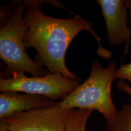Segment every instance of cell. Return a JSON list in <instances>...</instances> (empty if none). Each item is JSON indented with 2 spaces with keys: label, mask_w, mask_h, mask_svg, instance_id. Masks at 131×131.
Instances as JSON below:
<instances>
[{
  "label": "cell",
  "mask_w": 131,
  "mask_h": 131,
  "mask_svg": "<svg viewBox=\"0 0 131 131\" xmlns=\"http://www.w3.org/2000/svg\"><path fill=\"white\" fill-rule=\"evenodd\" d=\"M25 3L27 9L24 19L27 31L24 37V46L37 50L35 61L46 67L49 73H58L68 79L80 81L77 75L66 67V55L72 40L83 30L91 32L95 38L100 57L111 58L112 53L102 47L101 38L93 30L91 22L77 14L68 19L46 15L40 10L42 1H27Z\"/></svg>",
  "instance_id": "1"
},
{
  "label": "cell",
  "mask_w": 131,
  "mask_h": 131,
  "mask_svg": "<svg viewBox=\"0 0 131 131\" xmlns=\"http://www.w3.org/2000/svg\"><path fill=\"white\" fill-rule=\"evenodd\" d=\"M117 69L114 60L106 68H103L96 59L94 60L89 77L63 100L58 101V104L65 109L97 111L107 122L111 121L118 111L111 95V86Z\"/></svg>",
  "instance_id": "2"
},
{
  "label": "cell",
  "mask_w": 131,
  "mask_h": 131,
  "mask_svg": "<svg viewBox=\"0 0 131 131\" xmlns=\"http://www.w3.org/2000/svg\"><path fill=\"white\" fill-rule=\"evenodd\" d=\"M25 3L18 2L11 16L0 29V58L5 64L8 77L15 72H27L33 77H43L47 69L31 60L26 51L24 40L27 27L24 19Z\"/></svg>",
  "instance_id": "3"
},
{
  "label": "cell",
  "mask_w": 131,
  "mask_h": 131,
  "mask_svg": "<svg viewBox=\"0 0 131 131\" xmlns=\"http://www.w3.org/2000/svg\"><path fill=\"white\" fill-rule=\"evenodd\" d=\"M80 85V81L70 80L58 73L43 77H27L25 72H15L0 80V91L17 92L46 96L52 101L63 100Z\"/></svg>",
  "instance_id": "4"
},
{
  "label": "cell",
  "mask_w": 131,
  "mask_h": 131,
  "mask_svg": "<svg viewBox=\"0 0 131 131\" xmlns=\"http://www.w3.org/2000/svg\"><path fill=\"white\" fill-rule=\"evenodd\" d=\"M58 103L1 120L6 123L10 131H66L68 118L73 109L62 107Z\"/></svg>",
  "instance_id": "5"
},
{
  "label": "cell",
  "mask_w": 131,
  "mask_h": 131,
  "mask_svg": "<svg viewBox=\"0 0 131 131\" xmlns=\"http://www.w3.org/2000/svg\"><path fill=\"white\" fill-rule=\"evenodd\" d=\"M96 2L100 6L105 21L108 42L112 46L126 43V53L131 30L127 26L129 18L125 1L98 0Z\"/></svg>",
  "instance_id": "6"
},
{
  "label": "cell",
  "mask_w": 131,
  "mask_h": 131,
  "mask_svg": "<svg viewBox=\"0 0 131 131\" xmlns=\"http://www.w3.org/2000/svg\"><path fill=\"white\" fill-rule=\"evenodd\" d=\"M46 96L17 92L0 94V118L4 119L19 113L49 107L57 104Z\"/></svg>",
  "instance_id": "7"
},
{
  "label": "cell",
  "mask_w": 131,
  "mask_h": 131,
  "mask_svg": "<svg viewBox=\"0 0 131 131\" xmlns=\"http://www.w3.org/2000/svg\"><path fill=\"white\" fill-rule=\"evenodd\" d=\"M108 131H131V104H123L114 118L107 122Z\"/></svg>",
  "instance_id": "8"
},
{
  "label": "cell",
  "mask_w": 131,
  "mask_h": 131,
  "mask_svg": "<svg viewBox=\"0 0 131 131\" xmlns=\"http://www.w3.org/2000/svg\"><path fill=\"white\" fill-rule=\"evenodd\" d=\"M94 111L84 109H73L68 118L66 131H86L88 119Z\"/></svg>",
  "instance_id": "9"
},
{
  "label": "cell",
  "mask_w": 131,
  "mask_h": 131,
  "mask_svg": "<svg viewBox=\"0 0 131 131\" xmlns=\"http://www.w3.org/2000/svg\"><path fill=\"white\" fill-rule=\"evenodd\" d=\"M117 78L131 82V63L120 65L116 70L115 79Z\"/></svg>",
  "instance_id": "10"
},
{
  "label": "cell",
  "mask_w": 131,
  "mask_h": 131,
  "mask_svg": "<svg viewBox=\"0 0 131 131\" xmlns=\"http://www.w3.org/2000/svg\"><path fill=\"white\" fill-rule=\"evenodd\" d=\"M117 87L119 91L124 92L131 96V87L129 86L124 80H119L117 83Z\"/></svg>",
  "instance_id": "11"
},
{
  "label": "cell",
  "mask_w": 131,
  "mask_h": 131,
  "mask_svg": "<svg viewBox=\"0 0 131 131\" xmlns=\"http://www.w3.org/2000/svg\"><path fill=\"white\" fill-rule=\"evenodd\" d=\"M0 131H10L6 123L3 120H1L0 122Z\"/></svg>",
  "instance_id": "12"
},
{
  "label": "cell",
  "mask_w": 131,
  "mask_h": 131,
  "mask_svg": "<svg viewBox=\"0 0 131 131\" xmlns=\"http://www.w3.org/2000/svg\"><path fill=\"white\" fill-rule=\"evenodd\" d=\"M127 9L129 10V18L130 19V23H131V1H125Z\"/></svg>",
  "instance_id": "13"
}]
</instances>
